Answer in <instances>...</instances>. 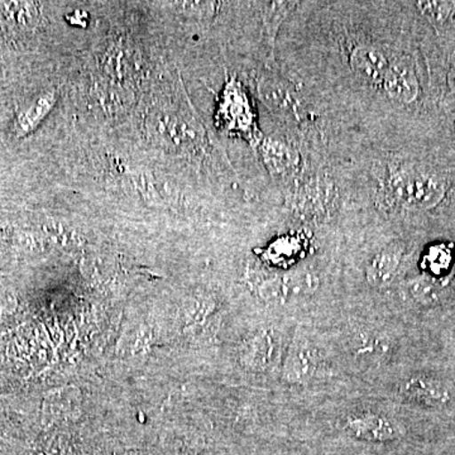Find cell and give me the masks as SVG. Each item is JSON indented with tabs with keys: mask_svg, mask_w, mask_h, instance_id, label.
<instances>
[{
	"mask_svg": "<svg viewBox=\"0 0 455 455\" xmlns=\"http://www.w3.org/2000/svg\"><path fill=\"white\" fill-rule=\"evenodd\" d=\"M382 84L386 92L401 103H411L418 97V79L411 66L406 62H391Z\"/></svg>",
	"mask_w": 455,
	"mask_h": 455,
	"instance_id": "52a82bcc",
	"label": "cell"
},
{
	"mask_svg": "<svg viewBox=\"0 0 455 455\" xmlns=\"http://www.w3.org/2000/svg\"><path fill=\"white\" fill-rule=\"evenodd\" d=\"M401 263L398 248H386L374 254L366 268V278L371 286L385 289L396 277Z\"/></svg>",
	"mask_w": 455,
	"mask_h": 455,
	"instance_id": "ba28073f",
	"label": "cell"
},
{
	"mask_svg": "<svg viewBox=\"0 0 455 455\" xmlns=\"http://www.w3.org/2000/svg\"><path fill=\"white\" fill-rule=\"evenodd\" d=\"M298 3L295 2H268L262 4V18L265 23V31L267 35L269 47L272 52L275 49V41L281 23L286 20L290 12L293 11Z\"/></svg>",
	"mask_w": 455,
	"mask_h": 455,
	"instance_id": "7c38bea8",
	"label": "cell"
},
{
	"mask_svg": "<svg viewBox=\"0 0 455 455\" xmlns=\"http://www.w3.org/2000/svg\"><path fill=\"white\" fill-rule=\"evenodd\" d=\"M412 296L416 300L423 302V304H431L435 302L439 298L438 286L431 283L429 280H418L411 284Z\"/></svg>",
	"mask_w": 455,
	"mask_h": 455,
	"instance_id": "9a60e30c",
	"label": "cell"
},
{
	"mask_svg": "<svg viewBox=\"0 0 455 455\" xmlns=\"http://www.w3.org/2000/svg\"><path fill=\"white\" fill-rule=\"evenodd\" d=\"M344 430L352 438L368 443L395 442L403 435L396 419L374 410L350 412L344 420Z\"/></svg>",
	"mask_w": 455,
	"mask_h": 455,
	"instance_id": "3957f363",
	"label": "cell"
},
{
	"mask_svg": "<svg viewBox=\"0 0 455 455\" xmlns=\"http://www.w3.org/2000/svg\"><path fill=\"white\" fill-rule=\"evenodd\" d=\"M324 367L322 350L307 335L292 338L283 357V382L290 386H307Z\"/></svg>",
	"mask_w": 455,
	"mask_h": 455,
	"instance_id": "7a4b0ae2",
	"label": "cell"
},
{
	"mask_svg": "<svg viewBox=\"0 0 455 455\" xmlns=\"http://www.w3.org/2000/svg\"><path fill=\"white\" fill-rule=\"evenodd\" d=\"M449 262H451V254L444 247L433 248L427 254L429 267L438 274L442 269L447 267Z\"/></svg>",
	"mask_w": 455,
	"mask_h": 455,
	"instance_id": "2e32d148",
	"label": "cell"
},
{
	"mask_svg": "<svg viewBox=\"0 0 455 455\" xmlns=\"http://www.w3.org/2000/svg\"><path fill=\"white\" fill-rule=\"evenodd\" d=\"M397 394L405 401L425 407L448 406L451 403L449 386L435 377L415 374L398 383Z\"/></svg>",
	"mask_w": 455,
	"mask_h": 455,
	"instance_id": "277c9868",
	"label": "cell"
},
{
	"mask_svg": "<svg viewBox=\"0 0 455 455\" xmlns=\"http://www.w3.org/2000/svg\"><path fill=\"white\" fill-rule=\"evenodd\" d=\"M56 97L53 92L41 95L28 109L25 110L17 119V130L20 134H27L35 130L55 106Z\"/></svg>",
	"mask_w": 455,
	"mask_h": 455,
	"instance_id": "4fadbf2b",
	"label": "cell"
},
{
	"mask_svg": "<svg viewBox=\"0 0 455 455\" xmlns=\"http://www.w3.org/2000/svg\"><path fill=\"white\" fill-rule=\"evenodd\" d=\"M390 188L398 203L419 211L434 208L445 196L444 181L429 171H398L392 176Z\"/></svg>",
	"mask_w": 455,
	"mask_h": 455,
	"instance_id": "6da1fadb",
	"label": "cell"
},
{
	"mask_svg": "<svg viewBox=\"0 0 455 455\" xmlns=\"http://www.w3.org/2000/svg\"><path fill=\"white\" fill-rule=\"evenodd\" d=\"M350 62L355 73L373 84L383 83L391 65L386 53L372 44H358L353 50Z\"/></svg>",
	"mask_w": 455,
	"mask_h": 455,
	"instance_id": "8992f818",
	"label": "cell"
},
{
	"mask_svg": "<svg viewBox=\"0 0 455 455\" xmlns=\"http://www.w3.org/2000/svg\"><path fill=\"white\" fill-rule=\"evenodd\" d=\"M259 95L262 100L276 112L287 113L295 109V95L283 83L263 80L259 84Z\"/></svg>",
	"mask_w": 455,
	"mask_h": 455,
	"instance_id": "8fae6325",
	"label": "cell"
},
{
	"mask_svg": "<svg viewBox=\"0 0 455 455\" xmlns=\"http://www.w3.org/2000/svg\"><path fill=\"white\" fill-rule=\"evenodd\" d=\"M319 287V277L311 269L302 268L283 275L269 283V295L276 300L293 301L309 298Z\"/></svg>",
	"mask_w": 455,
	"mask_h": 455,
	"instance_id": "5b68a950",
	"label": "cell"
},
{
	"mask_svg": "<svg viewBox=\"0 0 455 455\" xmlns=\"http://www.w3.org/2000/svg\"><path fill=\"white\" fill-rule=\"evenodd\" d=\"M418 7L421 9L425 16L429 18L431 22L438 23V25L447 22L454 9L451 3L445 2H419Z\"/></svg>",
	"mask_w": 455,
	"mask_h": 455,
	"instance_id": "5bb4252c",
	"label": "cell"
},
{
	"mask_svg": "<svg viewBox=\"0 0 455 455\" xmlns=\"http://www.w3.org/2000/svg\"><path fill=\"white\" fill-rule=\"evenodd\" d=\"M0 18L12 28L29 31L40 22L41 7L32 2H2Z\"/></svg>",
	"mask_w": 455,
	"mask_h": 455,
	"instance_id": "9c48e42d",
	"label": "cell"
},
{
	"mask_svg": "<svg viewBox=\"0 0 455 455\" xmlns=\"http://www.w3.org/2000/svg\"><path fill=\"white\" fill-rule=\"evenodd\" d=\"M260 152H262L266 166L274 173L289 172L298 164V155L291 147L278 142V140H265L260 147Z\"/></svg>",
	"mask_w": 455,
	"mask_h": 455,
	"instance_id": "30bf717a",
	"label": "cell"
}]
</instances>
